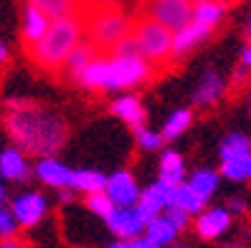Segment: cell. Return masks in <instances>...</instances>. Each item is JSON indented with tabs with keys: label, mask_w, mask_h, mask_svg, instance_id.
<instances>
[{
	"label": "cell",
	"mask_w": 251,
	"mask_h": 248,
	"mask_svg": "<svg viewBox=\"0 0 251 248\" xmlns=\"http://www.w3.org/2000/svg\"><path fill=\"white\" fill-rule=\"evenodd\" d=\"M8 203V193H5V185H0V208Z\"/></svg>",
	"instance_id": "ab89813d"
},
{
	"label": "cell",
	"mask_w": 251,
	"mask_h": 248,
	"mask_svg": "<svg viewBox=\"0 0 251 248\" xmlns=\"http://www.w3.org/2000/svg\"><path fill=\"white\" fill-rule=\"evenodd\" d=\"M221 175L231 182H251V152L221 159Z\"/></svg>",
	"instance_id": "44dd1931"
},
{
	"label": "cell",
	"mask_w": 251,
	"mask_h": 248,
	"mask_svg": "<svg viewBox=\"0 0 251 248\" xmlns=\"http://www.w3.org/2000/svg\"><path fill=\"white\" fill-rule=\"evenodd\" d=\"M173 205L180 208V210L188 213V215H198L201 210H205V205H208V203H203L193 190H190V185L183 182V185L175 187V200H173Z\"/></svg>",
	"instance_id": "484cf974"
},
{
	"label": "cell",
	"mask_w": 251,
	"mask_h": 248,
	"mask_svg": "<svg viewBox=\"0 0 251 248\" xmlns=\"http://www.w3.org/2000/svg\"><path fill=\"white\" fill-rule=\"evenodd\" d=\"M28 5H33L36 10H41L49 21H58V18L74 16L79 0H28Z\"/></svg>",
	"instance_id": "cb8c5ba5"
},
{
	"label": "cell",
	"mask_w": 251,
	"mask_h": 248,
	"mask_svg": "<svg viewBox=\"0 0 251 248\" xmlns=\"http://www.w3.org/2000/svg\"><path fill=\"white\" fill-rule=\"evenodd\" d=\"M173 200H175V187H168L162 182H152V185H147L145 190H140V200H137L135 210L142 218V223L147 225L152 218L165 213L173 205Z\"/></svg>",
	"instance_id": "ba28073f"
},
{
	"label": "cell",
	"mask_w": 251,
	"mask_h": 248,
	"mask_svg": "<svg viewBox=\"0 0 251 248\" xmlns=\"http://www.w3.org/2000/svg\"><path fill=\"white\" fill-rule=\"evenodd\" d=\"M162 215L168 218L170 225H173L175 230H178V233H180V230H185V228L190 225V215H188V213H183L180 208H175V205H170V208H168L165 213H162Z\"/></svg>",
	"instance_id": "1f68e13d"
},
{
	"label": "cell",
	"mask_w": 251,
	"mask_h": 248,
	"mask_svg": "<svg viewBox=\"0 0 251 248\" xmlns=\"http://www.w3.org/2000/svg\"><path fill=\"white\" fill-rule=\"evenodd\" d=\"M31 175V165L28 157L18 147H8L0 152V178L10 180V182H23Z\"/></svg>",
	"instance_id": "5bb4252c"
},
{
	"label": "cell",
	"mask_w": 251,
	"mask_h": 248,
	"mask_svg": "<svg viewBox=\"0 0 251 248\" xmlns=\"http://www.w3.org/2000/svg\"><path fill=\"white\" fill-rule=\"evenodd\" d=\"M142 236L150 241V243L165 248V246H173V243H175V238H178V230L170 225V221H168L165 215H157V218H152V221L145 225Z\"/></svg>",
	"instance_id": "603a6c76"
},
{
	"label": "cell",
	"mask_w": 251,
	"mask_h": 248,
	"mask_svg": "<svg viewBox=\"0 0 251 248\" xmlns=\"http://www.w3.org/2000/svg\"><path fill=\"white\" fill-rule=\"evenodd\" d=\"M86 208H89L97 218L107 221V218L114 213V205L109 203V198L104 193H94V195H86Z\"/></svg>",
	"instance_id": "f546056e"
},
{
	"label": "cell",
	"mask_w": 251,
	"mask_h": 248,
	"mask_svg": "<svg viewBox=\"0 0 251 248\" xmlns=\"http://www.w3.org/2000/svg\"><path fill=\"white\" fill-rule=\"evenodd\" d=\"M132 38H135L137 53L147 64H162L173 56V33L150 18L137 23V31Z\"/></svg>",
	"instance_id": "277c9868"
},
{
	"label": "cell",
	"mask_w": 251,
	"mask_h": 248,
	"mask_svg": "<svg viewBox=\"0 0 251 248\" xmlns=\"http://www.w3.org/2000/svg\"><path fill=\"white\" fill-rule=\"evenodd\" d=\"M226 96V81L218 71H205L201 76L196 91H193V104L198 107H216Z\"/></svg>",
	"instance_id": "7c38bea8"
},
{
	"label": "cell",
	"mask_w": 251,
	"mask_h": 248,
	"mask_svg": "<svg viewBox=\"0 0 251 248\" xmlns=\"http://www.w3.org/2000/svg\"><path fill=\"white\" fill-rule=\"evenodd\" d=\"M104 223L112 230V236H117V241H132L145 233V223L135 208H114V213Z\"/></svg>",
	"instance_id": "30bf717a"
},
{
	"label": "cell",
	"mask_w": 251,
	"mask_h": 248,
	"mask_svg": "<svg viewBox=\"0 0 251 248\" xmlns=\"http://www.w3.org/2000/svg\"><path fill=\"white\" fill-rule=\"evenodd\" d=\"M185 3H193V0H185Z\"/></svg>",
	"instance_id": "bcb514c9"
},
{
	"label": "cell",
	"mask_w": 251,
	"mask_h": 248,
	"mask_svg": "<svg viewBox=\"0 0 251 248\" xmlns=\"http://www.w3.org/2000/svg\"><path fill=\"white\" fill-rule=\"evenodd\" d=\"M157 182L168 185V187H178L185 182V159L180 152L165 150L160 157V167H157Z\"/></svg>",
	"instance_id": "9a60e30c"
},
{
	"label": "cell",
	"mask_w": 251,
	"mask_h": 248,
	"mask_svg": "<svg viewBox=\"0 0 251 248\" xmlns=\"http://www.w3.org/2000/svg\"><path fill=\"white\" fill-rule=\"evenodd\" d=\"M104 182H107V178L97 170H71L69 187L74 193L94 195V193H104Z\"/></svg>",
	"instance_id": "7402d4cb"
},
{
	"label": "cell",
	"mask_w": 251,
	"mask_h": 248,
	"mask_svg": "<svg viewBox=\"0 0 251 248\" xmlns=\"http://www.w3.org/2000/svg\"><path fill=\"white\" fill-rule=\"evenodd\" d=\"M135 142H137V147L142 152H155V150H162V144H165V139H162L160 132H152V129H147V127H140L135 129Z\"/></svg>",
	"instance_id": "f1b7e54d"
},
{
	"label": "cell",
	"mask_w": 251,
	"mask_h": 248,
	"mask_svg": "<svg viewBox=\"0 0 251 248\" xmlns=\"http://www.w3.org/2000/svg\"><path fill=\"white\" fill-rule=\"evenodd\" d=\"M137 53V46H135V38L127 36L117 43V56H135Z\"/></svg>",
	"instance_id": "d6a6232c"
},
{
	"label": "cell",
	"mask_w": 251,
	"mask_h": 248,
	"mask_svg": "<svg viewBox=\"0 0 251 248\" xmlns=\"http://www.w3.org/2000/svg\"><path fill=\"white\" fill-rule=\"evenodd\" d=\"M224 248H244V246H239V243H231V246H224Z\"/></svg>",
	"instance_id": "7bdbcfd3"
},
{
	"label": "cell",
	"mask_w": 251,
	"mask_h": 248,
	"mask_svg": "<svg viewBox=\"0 0 251 248\" xmlns=\"http://www.w3.org/2000/svg\"><path fill=\"white\" fill-rule=\"evenodd\" d=\"M231 228V213L226 208H205L196 215V233L203 241H216Z\"/></svg>",
	"instance_id": "8fae6325"
},
{
	"label": "cell",
	"mask_w": 251,
	"mask_h": 248,
	"mask_svg": "<svg viewBox=\"0 0 251 248\" xmlns=\"http://www.w3.org/2000/svg\"><path fill=\"white\" fill-rule=\"evenodd\" d=\"M5 116V132L23 155L53 157L69 137V127L61 114L43 109L33 101H10Z\"/></svg>",
	"instance_id": "6da1fadb"
},
{
	"label": "cell",
	"mask_w": 251,
	"mask_h": 248,
	"mask_svg": "<svg viewBox=\"0 0 251 248\" xmlns=\"http://www.w3.org/2000/svg\"><path fill=\"white\" fill-rule=\"evenodd\" d=\"M150 79V64L140 53L135 56H109V58H92L89 66L81 71L76 84L92 91H122L140 86Z\"/></svg>",
	"instance_id": "7a4b0ae2"
},
{
	"label": "cell",
	"mask_w": 251,
	"mask_h": 248,
	"mask_svg": "<svg viewBox=\"0 0 251 248\" xmlns=\"http://www.w3.org/2000/svg\"><path fill=\"white\" fill-rule=\"evenodd\" d=\"M208 36H211V28L198 25V23L190 21L185 28H180V31L173 33V56H185L188 51H193L196 46H201Z\"/></svg>",
	"instance_id": "e0dca14e"
},
{
	"label": "cell",
	"mask_w": 251,
	"mask_h": 248,
	"mask_svg": "<svg viewBox=\"0 0 251 248\" xmlns=\"http://www.w3.org/2000/svg\"><path fill=\"white\" fill-rule=\"evenodd\" d=\"M125 248H160V246H155V243H150L145 236H140V238H132V241H125Z\"/></svg>",
	"instance_id": "e575fe53"
},
{
	"label": "cell",
	"mask_w": 251,
	"mask_h": 248,
	"mask_svg": "<svg viewBox=\"0 0 251 248\" xmlns=\"http://www.w3.org/2000/svg\"><path fill=\"white\" fill-rule=\"evenodd\" d=\"M147 13H150V21L160 23L170 33L180 31L193 21V10H190V3H185V0H150Z\"/></svg>",
	"instance_id": "8992f818"
},
{
	"label": "cell",
	"mask_w": 251,
	"mask_h": 248,
	"mask_svg": "<svg viewBox=\"0 0 251 248\" xmlns=\"http://www.w3.org/2000/svg\"><path fill=\"white\" fill-rule=\"evenodd\" d=\"M239 66H244L246 71H251V46H246L244 51H241V64Z\"/></svg>",
	"instance_id": "d590c367"
},
{
	"label": "cell",
	"mask_w": 251,
	"mask_h": 248,
	"mask_svg": "<svg viewBox=\"0 0 251 248\" xmlns=\"http://www.w3.org/2000/svg\"><path fill=\"white\" fill-rule=\"evenodd\" d=\"M190 10H193V23L205 25V28H213L226 18V0H193L190 3Z\"/></svg>",
	"instance_id": "ac0fdd59"
},
{
	"label": "cell",
	"mask_w": 251,
	"mask_h": 248,
	"mask_svg": "<svg viewBox=\"0 0 251 248\" xmlns=\"http://www.w3.org/2000/svg\"><path fill=\"white\" fill-rule=\"evenodd\" d=\"M0 248H23V243L18 238H8V241H0Z\"/></svg>",
	"instance_id": "74e56055"
},
{
	"label": "cell",
	"mask_w": 251,
	"mask_h": 248,
	"mask_svg": "<svg viewBox=\"0 0 251 248\" xmlns=\"http://www.w3.org/2000/svg\"><path fill=\"white\" fill-rule=\"evenodd\" d=\"M188 185H190V190H193L203 203H208L213 195H216V190H218V182H221V175L216 172V170H208V167H201V170H196L190 178L185 180Z\"/></svg>",
	"instance_id": "ffe728a7"
},
{
	"label": "cell",
	"mask_w": 251,
	"mask_h": 248,
	"mask_svg": "<svg viewBox=\"0 0 251 248\" xmlns=\"http://www.w3.org/2000/svg\"><path fill=\"white\" fill-rule=\"evenodd\" d=\"M244 152H251V137L244 135V132H231L224 137V142H221V159L224 157H233V155H244Z\"/></svg>",
	"instance_id": "83f0119b"
},
{
	"label": "cell",
	"mask_w": 251,
	"mask_h": 248,
	"mask_svg": "<svg viewBox=\"0 0 251 248\" xmlns=\"http://www.w3.org/2000/svg\"><path fill=\"white\" fill-rule=\"evenodd\" d=\"M74 198V190H71V187H64V190H58V200H61V203H69Z\"/></svg>",
	"instance_id": "f35d334b"
},
{
	"label": "cell",
	"mask_w": 251,
	"mask_h": 248,
	"mask_svg": "<svg viewBox=\"0 0 251 248\" xmlns=\"http://www.w3.org/2000/svg\"><path fill=\"white\" fill-rule=\"evenodd\" d=\"M33 172L43 185L56 187V190H64V187H69V182H71V170L56 157H41L36 162V167H33Z\"/></svg>",
	"instance_id": "4fadbf2b"
},
{
	"label": "cell",
	"mask_w": 251,
	"mask_h": 248,
	"mask_svg": "<svg viewBox=\"0 0 251 248\" xmlns=\"http://www.w3.org/2000/svg\"><path fill=\"white\" fill-rule=\"evenodd\" d=\"M173 248H188V246H173Z\"/></svg>",
	"instance_id": "ee69618b"
},
{
	"label": "cell",
	"mask_w": 251,
	"mask_h": 248,
	"mask_svg": "<svg viewBox=\"0 0 251 248\" xmlns=\"http://www.w3.org/2000/svg\"><path fill=\"white\" fill-rule=\"evenodd\" d=\"M94 58V53H92V48L86 46V43H79L76 48L71 51V56L66 58V68H69V74H71V79L74 81H79V76H81V71L89 66V61Z\"/></svg>",
	"instance_id": "4316f807"
},
{
	"label": "cell",
	"mask_w": 251,
	"mask_h": 248,
	"mask_svg": "<svg viewBox=\"0 0 251 248\" xmlns=\"http://www.w3.org/2000/svg\"><path fill=\"white\" fill-rule=\"evenodd\" d=\"M193 124V112L190 109H175L165 124H162V139H178L183 132H188V127Z\"/></svg>",
	"instance_id": "d4e9b609"
},
{
	"label": "cell",
	"mask_w": 251,
	"mask_h": 248,
	"mask_svg": "<svg viewBox=\"0 0 251 248\" xmlns=\"http://www.w3.org/2000/svg\"><path fill=\"white\" fill-rule=\"evenodd\" d=\"M18 233V223L16 218H13L10 208H0V241H8V238H16Z\"/></svg>",
	"instance_id": "4dcf8cb0"
},
{
	"label": "cell",
	"mask_w": 251,
	"mask_h": 248,
	"mask_svg": "<svg viewBox=\"0 0 251 248\" xmlns=\"http://www.w3.org/2000/svg\"><path fill=\"white\" fill-rule=\"evenodd\" d=\"M104 248H125V241H114V243H109V246H104Z\"/></svg>",
	"instance_id": "b9f144b4"
},
{
	"label": "cell",
	"mask_w": 251,
	"mask_h": 248,
	"mask_svg": "<svg viewBox=\"0 0 251 248\" xmlns=\"http://www.w3.org/2000/svg\"><path fill=\"white\" fill-rule=\"evenodd\" d=\"M231 215L236 213V215H241V213H246V200L241 198V195H233L231 200H228V208H226Z\"/></svg>",
	"instance_id": "836d02e7"
},
{
	"label": "cell",
	"mask_w": 251,
	"mask_h": 248,
	"mask_svg": "<svg viewBox=\"0 0 251 248\" xmlns=\"http://www.w3.org/2000/svg\"><path fill=\"white\" fill-rule=\"evenodd\" d=\"M249 114H251V99H249Z\"/></svg>",
	"instance_id": "f6af8a7d"
},
{
	"label": "cell",
	"mask_w": 251,
	"mask_h": 248,
	"mask_svg": "<svg viewBox=\"0 0 251 248\" xmlns=\"http://www.w3.org/2000/svg\"><path fill=\"white\" fill-rule=\"evenodd\" d=\"M81 36H84V23L76 16L58 18L51 21L46 36L36 46L28 48V53H31L33 64H38L41 68H61L71 51L81 43Z\"/></svg>",
	"instance_id": "3957f363"
},
{
	"label": "cell",
	"mask_w": 251,
	"mask_h": 248,
	"mask_svg": "<svg viewBox=\"0 0 251 248\" xmlns=\"http://www.w3.org/2000/svg\"><path fill=\"white\" fill-rule=\"evenodd\" d=\"M89 31H92V38L101 43V46H117L122 38L129 36V21L125 13L107 8V10H99L92 18Z\"/></svg>",
	"instance_id": "5b68a950"
},
{
	"label": "cell",
	"mask_w": 251,
	"mask_h": 248,
	"mask_svg": "<svg viewBox=\"0 0 251 248\" xmlns=\"http://www.w3.org/2000/svg\"><path fill=\"white\" fill-rule=\"evenodd\" d=\"M5 58H8V48H5V43L0 41V61H5Z\"/></svg>",
	"instance_id": "60d3db41"
},
{
	"label": "cell",
	"mask_w": 251,
	"mask_h": 248,
	"mask_svg": "<svg viewBox=\"0 0 251 248\" xmlns=\"http://www.w3.org/2000/svg\"><path fill=\"white\" fill-rule=\"evenodd\" d=\"M246 76H249V71H246L244 66H239V68L233 71V81H236V84H241V81H246Z\"/></svg>",
	"instance_id": "8d00e7d4"
},
{
	"label": "cell",
	"mask_w": 251,
	"mask_h": 248,
	"mask_svg": "<svg viewBox=\"0 0 251 248\" xmlns=\"http://www.w3.org/2000/svg\"><path fill=\"white\" fill-rule=\"evenodd\" d=\"M104 195L109 198V203L114 208H135L140 200V185H137L132 172L120 170V172H114L107 178Z\"/></svg>",
	"instance_id": "9c48e42d"
},
{
	"label": "cell",
	"mask_w": 251,
	"mask_h": 248,
	"mask_svg": "<svg viewBox=\"0 0 251 248\" xmlns=\"http://www.w3.org/2000/svg\"><path fill=\"white\" fill-rule=\"evenodd\" d=\"M112 114L120 116L125 124H129L132 129H140L145 124V107L142 99L135 94H122L112 101Z\"/></svg>",
	"instance_id": "2e32d148"
},
{
	"label": "cell",
	"mask_w": 251,
	"mask_h": 248,
	"mask_svg": "<svg viewBox=\"0 0 251 248\" xmlns=\"http://www.w3.org/2000/svg\"><path fill=\"white\" fill-rule=\"evenodd\" d=\"M49 25H51V21L43 16L41 10H36L33 5H25V10H23V38L28 41V48L36 46V43L46 36Z\"/></svg>",
	"instance_id": "d6986e66"
},
{
	"label": "cell",
	"mask_w": 251,
	"mask_h": 248,
	"mask_svg": "<svg viewBox=\"0 0 251 248\" xmlns=\"http://www.w3.org/2000/svg\"><path fill=\"white\" fill-rule=\"evenodd\" d=\"M10 213L16 218L18 228H36L49 213V200L36 190H28V193H21L13 198Z\"/></svg>",
	"instance_id": "52a82bcc"
}]
</instances>
